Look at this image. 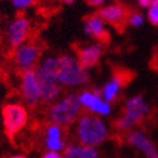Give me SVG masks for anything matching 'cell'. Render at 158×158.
<instances>
[{
  "mask_svg": "<svg viewBox=\"0 0 158 158\" xmlns=\"http://www.w3.org/2000/svg\"><path fill=\"white\" fill-rule=\"evenodd\" d=\"M134 75L131 71L126 69V68H117V71L114 72V75L112 76V78L104 85V88L102 89V97L104 98V100H107L108 103H112L117 99V95L120 93L121 88H123L125 85H127L132 78Z\"/></svg>",
  "mask_w": 158,
  "mask_h": 158,
  "instance_id": "obj_7",
  "label": "cell"
},
{
  "mask_svg": "<svg viewBox=\"0 0 158 158\" xmlns=\"http://www.w3.org/2000/svg\"><path fill=\"white\" fill-rule=\"evenodd\" d=\"M85 32L88 34L89 36L97 39L98 41H100L102 44H108L110 37L108 31L104 27V21L100 18V15L97 14H90L86 15L85 19Z\"/></svg>",
  "mask_w": 158,
  "mask_h": 158,
  "instance_id": "obj_14",
  "label": "cell"
},
{
  "mask_svg": "<svg viewBox=\"0 0 158 158\" xmlns=\"http://www.w3.org/2000/svg\"><path fill=\"white\" fill-rule=\"evenodd\" d=\"M30 21L25 17H17L8 28V40L13 48H18L26 41V39L30 34Z\"/></svg>",
  "mask_w": 158,
  "mask_h": 158,
  "instance_id": "obj_10",
  "label": "cell"
},
{
  "mask_svg": "<svg viewBox=\"0 0 158 158\" xmlns=\"http://www.w3.org/2000/svg\"><path fill=\"white\" fill-rule=\"evenodd\" d=\"M76 54L78 63L85 69H89L98 64L102 54H103V45L91 44L86 46H76Z\"/></svg>",
  "mask_w": 158,
  "mask_h": 158,
  "instance_id": "obj_11",
  "label": "cell"
},
{
  "mask_svg": "<svg viewBox=\"0 0 158 158\" xmlns=\"http://www.w3.org/2000/svg\"><path fill=\"white\" fill-rule=\"evenodd\" d=\"M45 145L49 151H62L66 148V143L62 139V129L57 123H50L45 130Z\"/></svg>",
  "mask_w": 158,
  "mask_h": 158,
  "instance_id": "obj_16",
  "label": "cell"
},
{
  "mask_svg": "<svg viewBox=\"0 0 158 158\" xmlns=\"http://www.w3.org/2000/svg\"><path fill=\"white\" fill-rule=\"evenodd\" d=\"M127 143L134 148L139 149L147 158H158V151L153 141L143 131H131L127 134Z\"/></svg>",
  "mask_w": 158,
  "mask_h": 158,
  "instance_id": "obj_12",
  "label": "cell"
},
{
  "mask_svg": "<svg viewBox=\"0 0 158 158\" xmlns=\"http://www.w3.org/2000/svg\"><path fill=\"white\" fill-rule=\"evenodd\" d=\"M99 153L94 147L88 145H75L71 144L64 148V157L63 158H98Z\"/></svg>",
  "mask_w": 158,
  "mask_h": 158,
  "instance_id": "obj_17",
  "label": "cell"
},
{
  "mask_svg": "<svg viewBox=\"0 0 158 158\" xmlns=\"http://www.w3.org/2000/svg\"><path fill=\"white\" fill-rule=\"evenodd\" d=\"M55 77L59 84L67 86H80L90 82V75L72 55H60L55 58Z\"/></svg>",
  "mask_w": 158,
  "mask_h": 158,
  "instance_id": "obj_1",
  "label": "cell"
},
{
  "mask_svg": "<svg viewBox=\"0 0 158 158\" xmlns=\"http://www.w3.org/2000/svg\"><path fill=\"white\" fill-rule=\"evenodd\" d=\"M149 110L151 108H149L148 103H145L144 98L141 95H135L126 102L122 116L127 118L132 126H135L143 122L145 116H148Z\"/></svg>",
  "mask_w": 158,
  "mask_h": 158,
  "instance_id": "obj_9",
  "label": "cell"
},
{
  "mask_svg": "<svg viewBox=\"0 0 158 158\" xmlns=\"http://www.w3.org/2000/svg\"><path fill=\"white\" fill-rule=\"evenodd\" d=\"M151 6H157V8H158V0H152Z\"/></svg>",
  "mask_w": 158,
  "mask_h": 158,
  "instance_id": "obj_25",
  "label": "cell"
},
{
  "mask_svg": "<svg viewBox=\"0 0 158 158\" xmlns=\"http://www.w3.org/2000/svg\"><path fill=\"white\" fill-rule=\"evenodd\" d=\"M102 98L103 97L98 95V94H95L93 90H85L80 95L82 107L88 108L90 112L95 113V114L108 116L110 113V104L107 100H103Z\"/></svg>",
  "mask_w": 158,
  "mask_h": 158,
  "instance_id": "obj_13",
  "label": "cell"
},
{
  "mask_svg": "<svg viewBox=\"0 0 158 158\" xmlns=\"http://www.w3.org/2000/svg\"><path fill=\"white\" fill-rule=\"evenodd\" d=\"M21 90L26 103L31 108H34L39 104V102L41 99V88L37 78L36 69H27L22 73Z\"/></svg>",
  "mask_w": 158,
  "mask_h": 158,
  "instance_id": "obj_5",
  "label": "cell"
},
{
  "mask_svg": "<svg viewBox=\"0 0 158 158\" xmlns=\"http://www.w3.org/2000/svg\"><path fill=\"white\" fill-rule=\"evenodd\" d=\"M41 57V48L35 43L19 45L14 52V63L21 71L32 69Z\"/></svg>",
  "mask_w": 158,
  "mask_h": 158,
  "instance_id": "obj_6",
  "label": "cell"
},
{
  "mask_svg": "<svg viewBox=\"0 0 158 158\" xmlns=\"http://www.w3.org/2000/svg\"><path fill=\"white\" fill-rule=\"evenodd\" d=\"M3 122L6 135L10 139L25 129L28 121L27 109L18 103H9L3 107Z\"/></svg>",
  "mask_w": 158,
  "mask_h": 158,
  "instance_id": "obj_4",
  "label": "cell"
},
{
  "mask_svg": "<svg viewBox=\"0 0 158 158\" xmlns=\"http://www.w3.org/2000/svg\"><path fill=\"white\" fill-rule=\"evenodd\" d=\"M76 136L80 144L88 147H98L108 138L107 125L99 117L90 113L81 114L77 121Z\"/></svg>",
  "mask_w": 158,
  "mask_h": 158,
  "instance_id": "obj_2",
  "label": "cell"
},
{
  "mask_svg": "<svg viewBox=\"0 0 158 158\" xmlns=\"http://www.w3.org/2000/svg\"><path fill=\"white\" fill-rule=\"evenodd\" d=\"M113 125H114L113 127H114L116 130H118V131H129V130L132 127L131 122L127 120V118H125L123 116H121L120 118H117Z\"/></svg>",
  "mask_w": 158,
  "mask_h": 158,
  "instance_id": "obj_18",
  "label": "cell"
},
{
  "mask_svg": "<svg viewBox=\"0 0 158 158\" xmlns=\"http://www.w3.org/2000/svg\"><path fill=\"white\" fill-rule=\"evenodd\" d=\"M129 23H130L132 27H140V26H143V23H144L143 14H140L139 12H132L129 15Z\"/></svg>",
  "mask_w": 158,
  "mask_h": 158,
  "instance_id": "obj_19",
  "label": "cell"
},
{
  "mask_svg": "<svg viewBox=\"0 0 158 158\" xmlns=\"http://www.w3.org/2000/svg\"><path fill=\"white\" fill-rule=\"evenodd\" d=\"M36 73L41 88V99L45 103H50L54 99H57L60 93V86L57 77L49 71L44 69L41 66L36 68Z\"/></svg>",
  "mask_w": 158,
  "mask_h": 158,
  "instance_id": "obj_8",
  "label": "cell"
},
{
  "mask_svg": "<svg viewBox=\"0 0 158 158\" xmlns=\"http://www.w3.org/2000/svg\"><path fill=\"white\" fill-rule=\"evenodd\" d=\"M88 2H89V4L93 5V6H98V5H102V4H103L106 0H88Z\"/></svg>",
  "mask_w": 158,
  "mask_h": 158,
  "instance_id": "obj_24",
  "label": "cell"
},
{
  "mask_svg": "<svg viewBox=\"0 0 158 158\" xmlns=\"http://www.w3.org/2000/svg\"><path fill=\"white\" fill-rule=\"evenodd\" d=\"M82 112V104L80 95L69 94L57 103H54L49 109V120L59 126H69L78 120Z\"/></svg>",
  "mask_w": 158,
  "mask_h": 158,
  "instance_id": "obj_3",
  "label": "cell"
},
{
  "mask_svg": "<svg viewBox=\"0 0 158 158\" xmlns=\"http://www.w3.org/2000/svg\"><path fill=\"white\" fill-rule=\"evenodd\" d=\"M148 19L153 26H158V8L157 6H149Z\"/></svg>",
  "mask_w": 158,
  "mask_h": 158,
  "instance_id": "obj_20",
  "label": "cell"
},
{
  "mask_svg": "<svg viewBox=\"0 0 158 158\" xmlns=\"http://www.w3.org/2000/svg\"><path fill=\"white\" fill-rule=\"evenodd\" d=\"M35 3V0H12V4L18 9H26Z\"/></svg>",
  "mask_w": 158,
  "mask_h": 158,
  "instance_id": "obj_21",
  "label": "cell"
},
{
  "mask_svg": "<svg viewBox=\"0 0 158 158\" xmlns=\"http://www.w3.org/2000/svg\"><path fill=\"white\" fill-rule=\"evenodd\" d=\"M100 18L110 23L112 26H120V25H126V22H129V13L127 9L122 4H110L98 12Z\"/></svg>",
  "mask_w": 158,
  "mask_h": 158,
  "instance_id": "obj_15",
  "label": "cell"
},
{
  "mask_svg": "<svg viewBox=\"0 0 158 158\" xmlns=\"http://www.w3.org/2000/svg\"><path fill=\"white\" fill-rule=\"evenodd\" d=\"M43 158H63L62 154L57 151H48L43 154Z\"/></svg>",
  "mask_w": 158,
  "mask_h": 158,
  "instance_id": "obj_22",
  "label": "cell"
},
{
  "mask_svg": "<svg viewBox=\"0 0 158 158\" xmlns=\"http://www.w3.org/2000/svg\"><path fill=\"white\" fill-rule=\"evenodd\" d=\"M62 2H63V3H66V4H72L75 0H62Z\"/></svg>",
  "mask_w": 158,
  "mask_h": 158,
  "instance_id": "obj_27",
  "label": "cell"
},
{
  "mask_svg": "<svg viewBox=\"0 0 158 158\" xmlns=\"http://www.w3.org/2000/svg\"><path fill=\"white\" fill-rule=\"evenodd\" d=\"M138 3L141 8H148V6H151L152 0H138Z\"/></svg>",
  "mask_w": 158,
  "mask_h": 158,
  "instance_id": "obj_23",
  "label": "cell"
},
{
  "mask_svg": "<svg viewBox=\"0 0 158 158\" xmlns=\"http://www.w3.org/2000/svg\"><path fill=\"white\" fill-rule=\"evenodd\" d=\"M10 158H26L23 154H15V156H13V157H10Z\"/></svg>",
  "mask_w": 158,
  "mask_h": 158,
  "instance_id": "obj_26",
  "label": "cell"
}]
</instances>
